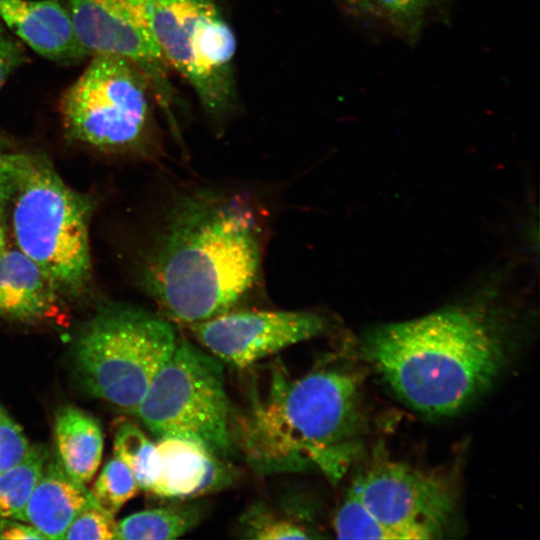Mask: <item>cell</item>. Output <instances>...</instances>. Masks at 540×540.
<instances>
[{
	"label": "cell",
	"mask_w": 540,
	"mask_h": 540,
	"mask_svg": "<svg viewBox=\"0 0 540 540\" xmlns=\"http://www.w3.org/2000/svg\"><path fill=\"white\" fill-rule=\"evenodd\" d=\"M262 228L244 198L194 189L175 198L144 260L140 283L164 317L186 325L219 316L253 287Z\"/></svg>",
	"instance_id": "obj_1"
},
{
	"label": "cell",
	"mask_w": 540,
	"mask_h": 540,
	"mask_svg": "<svg viewBox=\"0 0 540 540\" xmlns=\"http://www.w3.org/2000/svg\"><path fill=\"white\" fill-rule=\"evenodd\" d=\"M232 430L235 446L259 475L316 469L337 482L364 431L357 381L336 368L298 378L275 368L266 390L251 396Z\"/></svg>",
	"instance_id": "obj_2"
},
{
	"label": "cell",
	"mask_w": 540,
	"mask_h": 540,
	"mask_svg": "<svg viewBox=\"0 0 540 540\" xmlns=\"http://www.w3.org/2000/svg\"><path fill=\"white\" fill-rule=\"evenodd\" d=\"M362 349L399 398L431 415L468 406L492 385L506 360L493 321L462 307L377 326Z\"/></svg>",
	"instance_id": "obj_3"
},
{
	"label": "cell",
	"mask_w": 540,
	"mask_h": 540,
	"mask_svg": "<svg viewBox=\"0 0 540 540\" xmlns=\"http://www.w3.org/2000/svg\"><path fill=\"white\" fill-rule=\"evenodd\" d=\"M90 214L44 156L9 153L0 221L60 294L78 295L91 279Z\"/></svg>",
	"instance_id": "obj_4"
},
{
	"label": "cell",
	"mask_w": 540,
	"mask_h": 540,
	"mask_svg": "<svg viewBox=\"0 0 540 540\" xmlns=\"http://www.w3.org/2000/svg\"><path fill=\"white\" fill-rule=\"evenodd\" d=\"M177 340L165 317L129 304L104 306L75 340L76 378L88 394L134 414Z\"/></svg>",
	"instance_id": "obj_5"
},
{
	"label": "cell",
	"mask_w": 540,
	"mask_h": 540,
	"mask_svg": "<svg viewBox=\"0 0 540 540\" xmlns=\"http://www.w3.org/2000/svg\"><path fill=\"white\" fill-rule=\"evenodd\" d=\"M222 363L178 338L134 414L157 438L191 440L228 460L236 446Z\"/></svg>",
	"instance_id": "obj_6"
},
{
	"label": "cell",
	"mask_w": 540,
	"mask_h": 540,
	"mask_svg": "<svg viewBox=\"0 0 540 540\" xmlns=\"http://www.w3.org/2000/svg\"><path fill=\"white\" fill-rule=\"evenodd\" d=\"M150 88L129 60L95 54L63 93L59 110L68 136L105 150L141 144L150 124Z\"/></svg>",
	"instance_id": "obj_7"
},
{
	"label": "cell",
	"mask_w": 540,
	"mask_h": 540,
	"mask_svg": "<svg viewBox=\"0 0 540 540\" xmlns=\"http://www.w3.org/2000/svg\"><path fill=\"white\" fill-rule=\"evenodd\" d=\"M154 29L165 63L222 118L234 100L236 38L215 0H156Z\"/></svg>",
	"instance_id": "obj_8"
},
{
	"label": "cell",
	"mask_w": 540,
	"mask_h": 540,
	"mask_svg": "<svg viewBox=\"0 0 540 540\" xmlns=\"http://www.w3.org/2000/svg\"><path fill=\"white\" fill-rule=\"evenodd\" d=\"M350 488L397 540L438 537L455 506L454 492L444 478L402 462H376Z\"/></svg>",
	"instance_id": "obj_9"
},
{
	"label": "cell",
	"mask_w": 540,
	"mask_h": 540,
	"mask_svg": "<svg viewBox=\"0 0 540 540\" xmlns=\"http://www.w3.org/2000/svg\"><path fill=\"white\" fill-rule=\"evenodd\" d=\"M156 0H67L75 31L89 55L132 62L169 114L171 87L156 39Z\"/></svg>",
	"instance_id": "obj_10"
},
{
	"label": "cell",
	"mask_w": 540,
	"mask_h": 540,
	"mask_svg": "<svg viewBox=\"0 0 540 540\" xmlns=\"http://www.w3.org/2000/svg\"><path fill=\"white\" fill-rule=\"evenodd\" d=\"M188 327L222 362L246 368L291 345L324 334L328 322L311 311H228Z\"/></svg>",
	"instance_id": "obj_11"
},
{
	"label": "cell",
	"mask_w": 540,
	"mask_h": 540,
	"mask_svg": "<svg viewBox=\"0 0 540 540\" xmlns=\"http://www.w3.org/2000/svg\"><path fill=\"white\" fill-rule=\"evenodd\" d=\"M159 471L149 493L168 499H193L227 488L236 472L201 444L178 437L158 438L155 443Z\"/></svg>",
	"instance_id": "obj_12"
},
{
	"label": "cell",
	"mask_w": 540,
	"mask_h": 540,
	"mask_svg": "<svg viewBox=\"0 0 540 540\" xmlns=\"http://www.w3.org/2000/svg\"><path fill=\"white\" fill-rule=\"evenodd\" d=\"M0 20L49 60L69 64L89 55L78 39L67 5L60 0H0Z\"/></svg>",
	"instance_id": "obj_13"
},
{
	"label": "cell",
	"mask_w": 540,
	"mask_h": 540,
	"mask_svg": "<svg viewBox=\"0 0 540 540\" xmlns=\"http://www.w3.org/2000/svg\"><path fill=\"white\" fill-rule=\"evenodd\" d=\"M95 503L85 484L71 478L59 462L50 461L15 519L29 523L45 539H64L74 518Z\"/></svg>",
	"instance_id": "obj_14"
},
{
	"label": "cell",
	"mask_w": 540,
	"mask_h": 540,
	"mask_svg": "<svg viewBox=\"0 0 540 540\" xmlns=\"http://www.w3.org/2000/svg\"><path fill=\"white\" fill-rule=\"evenodd\" d=\"M60 293L44 271L18 248L0 253V316L32 321L48 316Z\"/></svg>",
	"instance_id": "obj_15"
},
{
	"label": "cell",
	"mask_w": 540,
	"mask_h": 540,
	"mask_svg": "<svg viewBox=\"0 0 540 540\" xmlns=\"http://www.w3.org/2000/svg\"><path fill=\"white\" fill-rule=\"evenodd\" d=\"M59 463L79 483H88L95 475L103 453V433L89 413L73 407L61 408L54 423Z\"/></svg>",
	"instance_id": "obj_16"
},
{
	"label": "cell",
	"mask_w": 540,
	"mask_h": 540,
	"mask_svg": "<svg viewBox=\"0 0 540 540\" xmlns=\"http://www.w3.org/2000/svg\"><path fill=\"white\" fill-rule=\"evenodd\" d=\"M200 502H179L143 510L117 523L118 540H167L193 530L204 518Z\"/></svg>",
	"instance_id": "obj_17"
},
{
	"label": "cell",
	"mask_w": 540,
	"mask_h": 540,
	"mask_svg": "<svg viewBox=\"0 0 540 540\" xmlns=\"http://www.w3.org/2000/svg\"><path fill=\"white\" fill-rule=\"evenodd\" d=\"M48 454L31 446L24 459L0 473V519L14 518L24 509L45 468Z\"/></svg>",
	"instance_id": "obj_18"
},
{
	"label": "cell",
	"mask_w": 540,
	"mask_h": 540,
	"mask_svg": "<svg viewBox=\"0 0 540 540\" xmlns=\"http://www.w3.org/2000/svg\"><path fill=\"white\" fill-rule=\"evenodd\" d=\"M114 452L130 469L139 488L150 492L159 471L156 444L136 424L122 421L115 429Z\"/></svg>",
	"instance_id": "obj_19"
},
{
	"label": "cell",
	"mask_w": 540,
	"mask_h": 540,
	"mask_svg": "<svg viewBox=\"0 0 540 540\" xmlns=\"http://www.w3.org/2000/svg\"><path fill=\"white\" fill-rule=\"evenodd\" d=\"M242 538L259 540L310 539L309 529L291 516H285L262 503L247 509L239 522Z\"/></svg>",
	"instance_id": "obj_20"
},
{
	"label": "cell",
	"mask_w": 540,
	"mask_h": 540,
	"mask_svg": "<svg viewBox=\"0 0 540 540\" xmlns=\"http://www.w3.org/2000/svg\"><path fill=\"white\" fill-rule=\"evenodd\" d=\"M333 528L339 539L396 540L395 536L363 505L351 488L334 516Z\"/></svg>",
	"instance_id": "obj_21"
},
{
	"label": "cell",
	"mask_w": 540,
	"mask_h": 540,
	"mask_svg": "<svg viewBox=\"0 0 540 540\" xmlns=\"http://www.w3.org/2000/svg\"><path fill=\"white\" fill-rule=\"evenodd\" d=\"M139 489L130 469L114 455L103 467L91 492L101 508L115 515Z\"/></svg>",
	"instance_id": "obj_22"
},
{
	"label": "cell",
	"mask_w": 540,
	"mask_h": 540,
	"mask_svg": "<svg viewBox=\"0 0 540 540\" xmlns=\"http://www.w3.org/2000/svg\"><path fill=\"white\" fill-rule=\"evenodd\" d=\"M117 522L114 514L97 503L83 509L68 527L64 539L113 540L116 539Z\"/></svg>",
	"instance_id": "obj_23"
},
{
	"label": "cell",
	"mask_w": 540,
	"mask_h": 540,
	"mask_svg": "<svg viewBox=\"0 0 540 540\" xmlns=\"http://www.w3.org/2000/svg\"><path fill=\"white\" fill-rule=\"evenodd\" d=\"M30 448L22 428L0 407V473L21 462Z\"/></svg>",
	"instance_id": "obj_24"
},
{
	"label": "cell",
	"mask_w": 540,
	"mask_h": 540,
	"mask_svg": "<svg viewBox=\"0 0 540 540\" xmlns=\"http://www.w3.org/2000/svg\"><path fill=\"white\" fill-rule=\"evenodd\" d=\"M25 60L21 43L10 35L0 20V89L10 74Z\"/></svg>",
	"instance_id": "obj_25"
},
{
	"label": "cell",
	"mask_w": 540,
	"mask_h": 540,
	"mask_svg": "<svg viewBox=\"0 0 540 540\" xmlns=\"http://www.w3.org/2000/svg\"><path fill=\"white\" fill-rule=\"evenodd\" d=\"M0 539L28 540L45 539V537L32 525L14 521L10 518L0 519Z\"/></svg>",
	"instance_id": "obj_26"
},
{
	"label": "cell",
	"mask_w": 540,
	"mask_h": 540,
	"mask_svg": "<svg viewBox=\"0 0 540 540\" xmlns=\"http://www.w3.org/2000/svg\"><path fill=\"white\" fill-rule=\"evenodd\" d=\"M389 14L398 18H411L419 13L427 0H376Z\"/></svg>",
	"instance_id": "obj_27"
},
{
	"label": "cell",
	"mask_w": 540,
	"mask_h": 540,
	"mask_svg": "<svg viewBox=\"0 0 540 540\" xmlns=\"http://www.w3.org/2000/svg\"><path fill=\"white\" fill-rule=\"evenodd\" d=\"M9 168V154L0 153V211L2 206L5 183Z\"/></svg>",
	"instance_id": "obj_28"
},
{
	"label": "cell",
	"mask_w": 540,
	"mask_h": 540,
	"mask_svg": "<svg viewBox=\"0 0 540 540\" xmlns=\"http://www.w3.org/2000/svg\"><path fill=\"white\" fill-rule=\"evenodd\" d=\"M351 7L360 10H366L371 6V0H344Z\"/></svg>",
	"instance_id": "obj_29"
},
{
	"label": "cell",
	"mask_w": 540,
	"mask_h": 540,
	"mask_svg": "<svg viewBox=\"0 0 540 540\" xmlns=\"http://www.w3.org/2000/svg\"><path fill=\"white\" fill-rule=\"evenodd\" d=\"M6 232L3 224L0 221V253L6 249Z\"/></svg>",
	"instance_id": "obj_30"
}]
</instances>
